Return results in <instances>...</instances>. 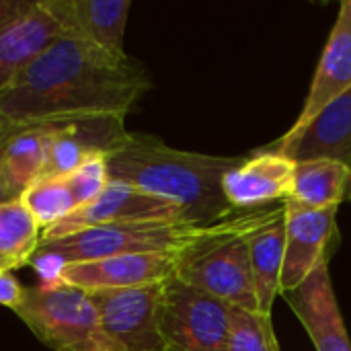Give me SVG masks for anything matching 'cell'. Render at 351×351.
<instances>
[{
	"label": "cell",
	"mask_w": 351,
	"mask_h": 351,
	"mask_svg": "<svg viewBox=\"0 0 351 351\" xmlns=\"http://www.w3.org/2000/svg\"><path fill=\"white\" fill-rule=\"evenodd\" d=\"M150 86L134 58L62 35L2 88L0 117L10 123L125 117Z\"/></svg>",
	"instance_id": "obj_1"
},
{
	"label": "cell",
	"mask_w": 351,
	"mask_h": 351,
	"mask_svg": "<svg viewBox=\"0 0 351 351\" xmlns=\"http://www.w3.org/2000/svg\"><path fill=\"white\" fill-rule=\"evenodd\" d=\"M111 181L138 187L177 204L193 226H212L230 216L222 179L243 162L234 156H212L171 148L156 136L128 134L107 156ZM239 214V212H237Z\"/></svg>",
	"instance_id": "obj_2"
},
{
	"label": "cell",
	"mask_w": 351,
	"mask_h": 351,
	"mask_svg": "<svg viewBox=\"0 0 351 351\" xmlns=\"http://www.w3.org/2000/svg\"><path fill=\"white\" fill-rule=\"evenodd\" d=\"M282 208V206H280ZM280 208H265L253 212H239L187 245L179 253L177 278L230 306L259 313L251 269L249 237Z\"/></svg>",
	"instance_id": "obj_3"
},
{
	"label": "cell",
	"mask_w": 351,
	"mask_h": 351,
	"mask_svg": "<svg viewBox=\"0 0 351 351\" xmlns=\"http://www.w3.org/2000/svg\"><path fill=\"white\" fill-rule=\"evenodd\" d=\"M208 226L185 222H123L107 224L58 239H41L33 265L41 278V286L53 288L58 271L70 263L99 261L134 253L183 251L206 232Z\"/></svg>",
	"instance_id": "obj_4"
},
{
	"label": "cell",
	"mask_w": 351,
	"mask_h": 351,
	"mask_svg": "<svg viewBox=\"0 0 351 351\" xmlns=\"http://www.w3.org/2000/svg\"><path fill=\"white\" fill-rule=\"evenodd\" d=\"M14 315L53 351H121L103 329L101 317L82 290L70 286L27 288Z\"/></svg>",
	"instance_id": "obj_5"
},
{
	"label": "cell",
	"mask_w": 351,
	"mask_h": 351,
	"mask_svg": "<svg viewBox=\"0 0 351 351\" xmlns=\"http://www.w3.org/2000/svg\"><path fill=\"white\" fill-rule=\"evenodd\" d=\"M234 306L177 276L162 284L160 333L167 351H226Z\"/></svg>",
	"instance_id": "obj_6"
},
{
	"label": "cell",
	"mask_w": 351,
	"mask_h": 351,
	"mask_svg": "<svg viewBox=\"0 0 351 351\" xmlns=\"http://www.w3.org/2000/svg\"><path fill=\"white\" fill-rule=\"evenodd\" d=\"M103 329L121 351H167L160 333L162 284L86 292Z\"/></svg>",
	"instance_id": "obj_7"
},
{
	"label": "cell",
	"mask_w": 351,
	"mask_h": 351,
	"mask_svg": "<svg viewBox=\"0 0 351 351\" xmlns=\"http://www.w3.org/2000/svg\"><path fill=\"white\" fill-rule=\"evenodd\" d=\"M123 222H185L183 210L162 197L146 193L138 187L111 181L107 189L90 204L80 206L68 218L51 226L41 234V239H58L74 234L80 230L123 224Z\"/></svg>",
	"instance_id": "obj_8"
},
{
	"label": "cell",
	"mask_w": 351,
	"mask_h": 351,
	"mask_svg": "<svg viewBox=\"0 0 351 351\" xmlns=\"http://www.w3.org/2000/svg\"><path fill=\"white\" fill-rule=\"evenodd\" d=\"M286 247L280 280V296L302 286L311 274L329 263L331 243L337 234V210H313L284 202Z\"/></svg>",
	"instance_id": "obj_9"
},
{
	"label": "cell",
	"mask_w": 351,
	"mask_h": 351,
	"mask_svg": "<svg viewBox=\"0 0 351 351\" xmlns=\"http://www.w3.org/2000/svg\"><path fill=\"white\" fill-rule=\"evenodd\" d=\"M181 251L134 253L99 261L70 263L58 271L56 286H70L82 292L123 290L165 284L177 276Z\"/></svg>",
	"instance_id": "obj_10"
},
{
	"label": "cell",
	"mask_w": 351,
	"mask_h": 351,
	"mask_svg": "<svg viewBox=\"0 0 351 351\" xmlns=\"http://www.w3.org/2000/svg\"><path fill=\"white\" fill-rule=\"evenodd\" d=\"M125 117H80L49 121L43 177H66L93 156H109L125 138Z\"/></svg>",
	"instance_id": "obj_11"
},
{
	"label": "cell",
	"mask_w": 351,
	"mask_h": 351,
	"mask_svg": "<svg viewBox=\"0 0 351 351\" xmlns=\"http://www.w3.org/2000/svg\"><path fill=\"white\" fill-rule=\"evenodd\" d=\"M351 88V0H343L339 6L337 21L331 29L329 41L323 49L319 66L315 70L306 101L294 121V125L276 140L286 144L294 140L329 103L339 99Z\"/></svg>",
	"instance_id": "obj_12"
},
{
	"label": "cell",
	"mask_w": 351,
	"mask_h": 351,
	"mask_svg": "<svg viewBox=\"0 0 351 351\" xmlns=\"http://www.w3.org/2000/svg\"><path fill=\"white\" fill-rule=\"evenodd\" d=\"M292 175L294 160L259 148L224 175L222 189L234 212L265 210L276 202L288 199Z\"/></svg>",
	"instance_id": "obj_13"
},
{
	"label": "cell",
	"mask_w": 351,
	"mask_h": 351,
	"mask_svg": "<svg viewBox=\"0 0 351 351\" xmlns=\"http://www.w3.org/2000/svg\"><path fill=\"white\" fill-rule=\"evenodd\" d=\"M41 4L60 25L62 35L128 56L123 37L132 0H41Z\"/></svg>",
	"instance_id": "obj_14"
},
{
	"label": "cell",
	"mask_w": 351,
	"mask_h": 351,
	"mask_svg": "<svg viewBox=\"0 0 351 351\" xmlns=\"http://www.w3.org/2000/svg\"><path fill=\"white\" fill-rule=\"evenodd\" d=\"M317 351H351V341L335 298L329 265L319 267L292 292L282 294Z\"/></svg>",
	"instance_id": "obj_15"
},
{
	"label": "cell",
	"mask_w": 351,
	"mask_h": 351,
	"mask_svg": "<svg viewBox=\"0 0 351 351\" xmlns=\"http://www.w3.org/2000/svg\"><path fill=\"white\" fill-rule=\"evenodd\" d=\"M265 150L284 154L294 162L329 158L351 167V88L329 103L294 140L274 142Z\"/></svg>",
	"instance_id": "obj_16"
},
{
	"label": "cell",
	"mask_w": 351,
	"mask_h": 351,
	"mask_svg": "<svg viewBox=\"0 0 351 351\" xmlns=\"http://www.w3.org/2000/svg\"><path fill=\"white\" fill-rule=\"evenodd\" d=\"M58 37H62V29L56 19L41 0L31 2L25 12L0 27V82L6 86Z\"/></svg>",
	"instance_id": "obj_17"
},
{
	"label": "cell",
	"mask_w": 351,
	"mask_h": 351,
	"mask_svg": "<svg viewBox=\"0 0 351 351\" xmlns=\"http://www.w3.org/2000/svg\"><path fill=\"white\" fill-rule=\"evenodd\" d=\"M49 123H19L2 156V179L8 199H19L43 177Z\"/></svg>",
	"instance_id": "obj_18"
},
{
	"label": "cell",
	"mask_w": 351,
	"mask_h": 351,
	"mask_svg": "<svg viewBox=\"0 0 351 351\" xmlns=\"http://www.w3.org/2000/svg\"><path fill=\"white\" fill-rule=\"evenodd\" d=\"M284 212L286 210L282 204L280 212L249 237L255 298L261 315H271L274 302L280 296V280H282L284 247H286Z\"/></svg>",
	"instance_id": "obj_19"
},
{
	"label": "cell",
	"mask_w": 351,
	"mask_h": 351,
	"mask_svg": "<svg viewBox=\"0 0 351 351\" xmlns=\"http://www.w3.org/2000/svg\"><path fill=\"white\" fill-rule=\"evenodd\" d=\"M350 197L351 167L329 158L294 162L292 187L286 202L323 210L339 208V204L348 202Z\"/></svg>",
	"instance_id": "obj_20"
},
{
	"label": "cell",
	"mask_w": 351,
	"mask_h": 351,
	"mask_svg": "<svg viewBox=\"0 0 351 351\" xmlns=\"http://www.w3.org/2000/svg\"><path fill=\"white\" fill-rule=\"evenodd\" d=\"M41 243V228L23 197L0 204V265L4 271L29 265Z\"/></svg>",
	"instance_id": "obj_21"
},
{
	"label": "cell",
	"mask_w": 351,
	"mask_h": 351,
	"mask_svg": "<svg viewBox=\"0 0 351 351\" xmlns=\"http://www.w3.org/2000/svg\"><path fill=\"white\" fill-rule=\"evenodd\" d=\"M25 206L33 214L35 222L41 228V234L68 218L74 210H78V204L68 187L66 177H45L33 183L27 193L23 195Z\"/></svg>",
	"instance_id": "obj_22"
},
{
	"label": "cell",
	"mask_w": 351,
	"mask_h": 351,
	"mask_svg": "<svg viewBox=\"0 0 351 351\" xmlns=\"http://www.w3.org/2000/svg\"><path fill=\"white\" fill-rule=\"evenodd\" d=\"M226 351H282L274 331L271 315L251 313L234 306Z\"/></svg>",
	"instance_id": "obj_23"
},
{
	"label": "cell",
	"mask_w": 351,
	"mask_h": 351,
	"mask_svg": "<svg viewBox=\"0 0 351 351\" xmlns=\"http://www.w3.org/2000/svg\"><path fill=\"white\" fill-rule=\"evenodd\" d=\"M66 181H68V187H70L78 208L95 202L111 183L107 156L99 154V156L88 158L78 169H74L70 175H66Z\"/></svg>",
	"instance_id": "obj_24"
},
{
	"label": "cell",
	"mask_w": 351,
	"mask_h": 351,
	"mask_svg": "<svg viewBox=\"0 0 351 351\" xmlns=\"http://www.w3.org/2000/svg\"><path fill=\"white\" fill-rule=\"evenodd\" d=\"M27 288L12 276V271H0V306L10 308L12 313L23 304Z\"/></svg>",
	"instance_id": "obj_25"
},
{
	"label": "cell",
	"mask_w": 351,
	"mask_h": 351,
	"mask_svg": "<svg viewBox=\"0 0 351 351\" xmlns=\"http://www.w3.org/2000/svg\"><path fill=\"white\" fill-rule=\"evenodd\" d=\"M29 6H31L29 0H0V27L6 25L12 19H16Z\"/></svg>",
	"instance_id": "obj_26"
},
{
	"label": "cell",
	"mask_w": 351,
	"mask_h": 351,
	"mask_svg": "<svg viewBox=\"0 0 351 351\" xmlns=\"http://www.w3.org/2000/svg\"><path fill=\"white\" fill-rule=\"evenodd\" d=\"M19 123H10V121H4L0 125V204L6 202V189H4V179H2V156H4V148L8 144V140L12 138V134L16 132Z\"/></svg>",
	"instance_id": "obj_27"
},
{
	"label": "cell",
	"mask_w": 351,
	"mask_h": 351,
	"mask_svg": "<svg viewBox=\"0 0 351 351\" xmlns=\"http://www.w3.org/2000/svg\"><path fill=\"white\" fill-rule=\"evenodd\" d=\"M2 88H4V84H2V82H0V93H2Z\"/></svg>",
	"instance_id": "obj_28"
},
{
	"label": "cell",
	"mask_w": 351,
	"mask_h": 351,
	"mask_svg": "<svg viewBox=\"0 0 351 351\" xmlns=\"http://www.w3.org/2000/svg\"><path fill=\"white\" fill-rule=\"evenodd\" d=\"M2 123H4V119H2V117H0V125H2Z\"/></svg>",
	"instance_id": "obj_29"
},
{
	"label": "cell",
	"mask_w": 351,
	"mask_h": 351,
	"mask_svg": "<svg viewBox=\"0 0 351 351\" xmlns=\"http://www.w3.org/2000/svg\"><path fill=\"white\" fill-rule=\"evenodd\" d=\"M0 271H4V269H2V265H0Z\"/></svg>",
	"instance_id": "obj_30"
}]
</instances>
